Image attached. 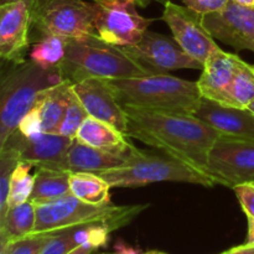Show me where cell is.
Returning <instances> with one entry per match:
<instances>
[{"instance_id":"cell-1","label":"cell","mask_w":254,"mask_h":254,"mask_svg":"<svg viewBox=\"0 0 254 254\" xmlns=\"http://www.w3.org/2000/svg\"><path fill=\"white\" fill-rule=\"evenodd\" d=\"M129 138L138 139L206 174L208 153L220 134L195 114L168 113L124 107ZM210 178V176H208Z\"/></svg>"},{"instance_id":"cell-2","label":"cell","mask_w":254,"mask_h":254,"mask_svg":"<svg viewBox=\"0 0 254 254\" xmlns=\"http://www.w3.org/2000/svg\"><path fill=\"white\" fill-rule=\"evenodd\" d=\"M107 81L123 107L195 114L202 101L197 82L179 78L169 73Z\"/></svg>"},{"instance_id":"cell-3","label":"cell","mask_w":254,"mask_h":254,"mask_svg":"<svg viewBox=\"0 0 254 254\" xmlns=\"http://www.w3.org/2000/svg\"><path fill=\"white\" fill-rule=\"evenodd\" d=\"M60 72L64 79L72 83L86 78L119 79L154 74L121 46L107 44L98 36L83 41H67L66 57Z\"/></svg>"},{"instance_id":"cell-4","label":"cell","mask_w":254,"mask_h":254,"mask_svg":"<svg viewBox=\"0 0 254 254\" xmlns=\"http://www.w3.org/2000/svg\"><path fill=\"white\" fill-rule=\"evenodd\" d=\"M64 81L60 69H44L30 61L12 64L0 83V148L35 106L40 93Z\"/></svg>"},{"instance_id":"cell-5","label":"cell","mask_w":254,"mask_h":254,"mask_svg":"<svg viewBox=\"0 0 254 254\" xmlns=\"http://www.w3.org/2000/svg\"><path fill=\"white\" fill-rule=\"evenodd\" d=\"M149 207L148 203L130 206L91 205L68 195L51 202L36 205V226L34 233H54L71 227L103 223L112 231L129 225Z\"/></svg>"},{"instance_id":"cell-6","label":"cell","mask_w":254,"mask_h":254,"mask_svg":"<svg viewBox=\"0 0 254 254\" xmlns=\"http://www.w3.org/2000/svg\"><path fill=\"white\" fill-rule=\"evenodd\" d=\"M111 188H138L154 183H188L213 188L212 179L186 164L171 158L168 154L135 149L124 165L96 173Z\"/></svg>"},{"instance_id":"cell-7","label":"cell","mask_w":254,"mask_h":254,"mask_svg":"<svg viewBox=\"0 0 254 254\" xmlns=\"http://www.w3.org/2000/svg\"><path fill=\"white\" fill-rule=\"evenodd\" d=\"M96 2L84 0H36L31 9V27L41 36L83 41L97 36Z\"/></svg>"},{"instance_id":"cell-8","label":"cell","mask_w":254,"mask_h":254,"mask_svg":"<svg viewBox=\"0 0 254 254\" xmlns=\"http://www.w3.org/2000/svg\"><path fill=\"white\" fill-rule=\"evenodd\" d=\"M206 174L216 185L230 189L254 183V141L218 136L208 153Z\"/></svg>"},{"instance_id":"cell-9","label":"cell","mask_w":254,"mask_h":254,"mask_svg":"<svg viewBox=\"0 0 254 254\" xmlns=\"http://www.w3.org/2000/svg\"><path fill=\"white\" fill-rule=\"evenodd\" d=\"M150 22L136 11L135 0L96 2V35L107 44L122 47L138 44Z\"/></svg>"},{"instance_id":"cell-10","label":"cell","mask_w":254,"mask_h":254,"mask_svg":"<svg viewBox=\"0 0 254 254\" xmlns=\"http://www.w3.org/2000/svg\"><path fill=\"white\" fill-rule=\"evenodd\" d=\"M122 49L154 74L169 73L176 69H198L203 67L201 62L186 54L175 39L149 30L138 44Z\"/></svg>"},{"instance_id":"cell-11","label":"cell","mask_w":254,"mask_h":254,"mask_svg":"<svg viewBox=\"0 0 254 254\" xmlns=\"http://www.w3.org/2000/svg\"><path fill=\"white\" fill-rule=\"evenodd\" d=\"M161 19L170 27L181 49L202 64L212 52L220 49L203 24V15L190 7L168 1Z\"/></svg>"},{"instance_id":"cell-12","label":"cell","mask_w":254,"mask_h":254,"mask_svg":"<svg viewBox=\"0 0 254 254\" xmlns=\"http://www.w3.org/2000/svg\"><path fill=\"white\" fill-rule=\"evenodd\" d=\"M203 24L213 39L254 52V7L230 0L220 11L203 15Z\"/></svg>"},{"instance_id":"cell-13","label":"cell","mask_w":254,"mask_h":254,"mask_svg":"<svg viewBox=\"0 0 254 254\" xmlns=\"http://www.w3.org/2000/svg\"><path fill=\"white\" fill-rule=\"evenodd\" d=\"M31 6L14 1L0 6V57L11 64L25 62L30 45Z\"/></svg>"},{"instance_id":"cell-14","label":"cell","mask_w":254,"mask_h":254,"mask_svg":"<svg viewBox=\"0 0 254 254\" xmlns=\"http://www.w3.org/2000/svg\"><path fill=\"white\" fill-rule=\"evenodd\" d=\"M74 139L55 133H44L36 138H25L19 130L9 136L5 145L17 151L20 161H26L35 168L64 170V159ZM2 148V146H1Z\"/></svg>"},{"instance_id":"cell-15","label":"cell","mask_w":254,"mask_h":254,"mask_svg":"<svg viewBox=\"0 0 254 254\" xmlns=\"http://www.w3.org/2000/svg\"><path fill=\"white\" fill-rule=\"evenodd\" d=\"M72 88L86 108L89 117L112 124L127 135L128 131L127 112L116 98L107 79H82L72 84Z\"/></svg>"},{"instance_id":"cell-16","label":"cell","mask_w":254,"mask_h":254,"mask_svg":"<svg viewBox=\"0 0 254 254\" xmlns=\"http://www.w3.org/2000/svg\"><path fill=\"white\" fill-rule=\"evenodd\" d=\"M241 57L218 49L207 57L197 87L202 98L223 106H232L231 87Z\"/></svg>"},{"instance_id":"cell-17","label":"cell","mask_w":254,"mask_h":254,"mask_svg":"<svg viewBox=\"0 0 254 254\" xmlns=\"http://www.w3.org/2000/svg\"><path fill=\"white\" fill-rule=\"evenodd\" d=\"M195 116L221 136L254 141V113L251 109L223 106L202 98Z\"/></svg>"},{"instance_id":"cell-18","label":"cell","mask_w":254,"mask_h":254,"mask_svg":"<svg viewBox=\"0 0 254 254\" xmlns=\"http://www.w3.org/2000/svg\"><path fill=\"white\" fill-rule=\"evenodd\" d=\"M131 154L109 153L79 143L74 139L64 159V170L68 173H99L124 165Z\"/></svg>"},{"instance_id":"cell-19","label":"cell","mask_w":254,"mask_h":254,"mask_svg":"<svg viewBox=\"0 0 254 254\" xmlns=\"http://www.w3.org/2000/svg\"><path fill=\"white\" fill-rule=\"evenodd\" d=\"M129 136L107 122L93 117H87L78 129L76 140L86 145L109 153L129 155L135 150V146L128 140Z\"/></svg>"},{"instance_id":"cell-20","label":"cell","mask_w":254,"mask_h":254,"mask_svg":"<svg viewBox=\"0 0 254 254\" xmlns=\"http://www.w3.org/2000/svg\"><path fill=\"white\" fill-rule=\"evenodd\" d=\"M72 84L68 79H64L40 93L35 106L41 116L44 133H56L69 103Z\"/></svg>"},{"instance_id":"cell-21","label":"cell","mask_w":254,"mask_h":254,"mask_svg":"<svg viewBox=\"0 0 254 254\" xmlns=\"http://www.w3.org/2000/svg\"><path fill=\"white\" fill-rule=\"evenodd\" d=\"M69 176L71 173L68 171L37 168L35 173V186L30 196V201L35 205H39L71 195Z\"/></svg>"},{"instance_id":"cell-22","label":"cell","mask_w":254,"mask_h":254,"mask_svg":"<svg viewBox=\"0 0 254 254\" xmlns=\"http://www.w3.org/2000/svg\"><path fill=\"white\" fill-rule=\"evenodd\" d=\"M36 226V205L32 201L11 206L0 221V240L14 241L34 233Z\"/></svg>"},{"instance_id":"cell-23","label":"cell","mask_w":254,"mask_h":254,"mask_svg":"<svg viewBox=\"0 0 254 254\" xmlns=\"http://www.w3.org/2000/svg\"><path fill=\"white\" fill-rule=\"evenodd\" d=\"M69 190L72 196L91 205L111 203V185L94 173H72Z\"/></svg>"},{"instance_id":"cell-24","label":"cell","mask_w":254,"mask_h":254,"mask_svg":"<svg viewBox=\"0 0 254 254\" xmlns=\"http://www.w3.org/2000/svg\"><path fill=\"white\" fill-rule=\"evenodd\" d=\"M67 40L59 36H41L30 50V60L44 69H60L66 57Z\"/></svg>"},{"instance_id":"cell-25","label":"cell","mask_w":254,"mask_h":254,"mask_svg":"<svg viewBox=\"0 0 254 254\" xmlns=\"http://www.w3.org/2000/svg\"><path fill=\"white\" fill-rule=\"evenodd\" d=\"M231 99L233 107L242 109H248L254 102V64L242 59L238 62L231 87Z\"/></svg>"},{"instance_id":"cell-26","label":"cell","mask_w":254,"mask_h":254,"mask_svg":"<svg viewBox=\"0 0 254 254\" xmlns=\"http://www.w3.org/2000/svg\"><path fill=\"white\" fill-rule=\"evenodd\" d=\"M34 166L26 161H19L12 171L9 191V207L30 201L35 186V174L30 171Z\"/></svg>"},{"instance_id":"cell-27","label":"cell","mask_w":254,"mask_h":254,"mask_svg":"<svg viewBox=\"0 0 254 254\" xmlns=\"http://www.w3.org/2000/svg\"><path fill=\"white\" fill-rule=\"evenodd\" d=\"M20 161L19 154L12 146L4 145L0 148V221L9 210V191L12 171Z\"/></svg>"},{"instance_id":"cell-28","label":"cell","mask_w":254,"mask_h":254,"mask_svg":"<svg viewBox=\"0 0 254 254\" xmlns=\"http://www.w3.org/2000/svg\"><path fill=\"white\" fill-rule=\"evenodd\" d=\"M87 117H88V113H87L86 108H84L82 102L79 101V98L76 96L73 88H72L71 98H69V103L67 106L66 112H64V119H62L61 124L59 126L55 134H60L62 136L76 139L78 129L81 128V126L86 121Z\"/></svg>"},{"instance_id":"cell-29","label":"cell","mask_w":254,"mask_h":254,"mask_svg":"<svg viewBox=\"0 0 254 254\" xmlns=\"http://www.w3.org/2000/svg\"><path fill=\"white\" fill-rule=\"evenodd\" d=\"M52 233H32L24 238L10 242L9 254H41L47 243L50 242Z\"/></svg>"},{"instance_id":"cell-30","label":"cell","mask_w":254,"mask_h":254,"mask_svg":"<svg viewBox=\"0 0 254 254\" xmlns=\"http://www.w3.org/2000/svg\"><path fill=\"white\" fill-rule=\"evenodd\" d=\"M17 130L25 136V138H36L44 134V127H42V119L40 112L36 106L32 107L20 121L17 126Z\"/></svg>"},{"instance_id":"cell-31","label":"cell","mask_w":254,"mask_h":254,"mask_svg":"<svg viewBox=\"0 0 254 254\" xmlns=\"http://www.w3.org/2000/svg\"><path fill=\"white\" fill-rule=\"evenodd\" d=\"M233 191L246 216L254 218V183L237 186Z\"/></svg>"},{"instance_id":"cell-32","label":"cell","mask_w":254,"mask_h":254,"mask_svg":"<svg viewBox=\"0 0 254 254\" xmlns=\"http://www.w3.org/2000/svg\"><path fill=\"white\" fill-rule=\"evenodd\" d=\"M181 1L193 11L206 15L222 10L230 0H181Z\"/></svg>"},{"instance_id":"cell-33","label":"cell","mask_w":254,"mask_h":254,"mask_svg":"<svg viewBox=\"0 0 254 254\" xmlns=\"http://www.w3.org/2000/svg\"><path fill=\"white\" fill-rule=\"evenodd\" d=\"M220 254H254V247L245 243V245L236 246V247L230 248V250L225 251V252Z\"/></svg>"},{"instance_id":"cell-34","label":"cell","mask_w":254,"mask_h":254,"mask_svg":"<svg viewBox=\"0 0 254 254\" xmlns=\"http://www.w3.org/2000/svg\"><path fill=\"white\" fill-rule=\"evenodd\" d=\"M114 253L116 254H141L138 250L129 247L123 241H118L114 246Z\"/></svg>"},{"instance_id":"cell-35","label":"cell","mask_w":254,"mask_h":254,"mask_svg":"<svg viewBox=\"0 0 254 254\" xmlns=\"http://www.w3.org/2000/svg\"><path fill=\"white\" fill-rule=\"evenodd\" d=\"M247 240L246 243L254 247V218L247 216Z\"/></svg>"},{"instance_id":"cell-36","label":"cell","mask_w":254,"mask_h":254,"mask_svg":"<svg viewBox=\"0 0 254 254\" xmlns=\"http://www.w3.org/2000/svg\"><path fill=\"white\" fill-rule=\"evenodd\" d=\"M94 251H97V250L96 248L91 247V246H81V247H78L77 250L72 251V252L68 254H93Z\"/></svg>"},{"instance_id":"cell-37","label":"cell","mask_w":254,"mask_h":254,"mask_svg":"<svg viewBox=\"0 0 254 254\" xmlns=\"http://www.w3.org/2000/svg\"><path fill=\"white\" fill-rule=\"evenodd\" d=\"M135 1H136V5H139V6H140V7H145V6H148V5L150 4V2H153V1L160 2V4L165 5L166 2L170 1V0H135Z\"/></svg>"},{"instance_id":"cell-38","label":"cell","mask_w":254,"mask_h":254,"mask_svg":"<svg viewBox=\"0 0 254 254\" xmlns=\"http://www.w3.org/2000/svg\"><path fill=\"white\" fill-rule=\"evenodd\" d=\"M14 1H20V0H0V6H1V5H5V4H10V2H14ZM22 1H26L32 9V6L35 5L36 0H22Z\"/></svg>"},{"instance_id":"cell-39","label":"cell","mask_w":254,"mask_h":254,"mask_svg":"<svg viewBox=\"0 0 254 254\" xmlns=\"http://www.w3.org/2000/svg\"><path fill=\"white\" fill-rule=\"evenodd\" d=\"M233 1L238 2V4L243 5V6L254 7V0H233Z\"/></svg>"},{"instance_id":"cell-40","label":"cell","mask_w":254,"mask_h":254,"mask_svg":"<svg viewBox=\"0 0 254 254\" xmlns=\"http://www.w3.org/2000/svg\"><path fill=\"white\" fill-rule=\"evenodd\" d=\"M141 254H166V253H164V252H160V251H149V252L141 253Z\"/></svg>"},{"instance_id":"cell-41","label":"cell","mask_w":254,"mask_h":254,"mask_svg":"<svg viewBox=\"0 0 254 254\" xmlns=\"http://www.w3.org/2000/svg\"><path fill=\"white\" fill-rule=\"evenodd\" d=\"M248 109H251V111H252L253 113H254V102H253L252 104H251V106H250V108H248Z\"/></svg>"},{"instance_id":"cell-42","label":"cell","mask_w":254,"mask_h":254,"mask_svg":"<svg viewBox=\"0 0 254 254\" xmlns=\"http://www.w3.org/2000/svg\"><path fill=\"white\" fill-rule=\"evenodd\" d=\"M94 2H103V1H107V0H93Z\"/></svg>"},{"instance_id":"cell-43","label":"cell","mask_w":254,"mask_h":254,"mask_svg":"<svg viewBox=\"0 0 254 254\" xmlns=\"http://www.w3.org/2000/svg\"><path fill=\"white\" fill-rule=\"evenodd\" d=\"M99 254H116V253H99Z\"/></svg>"}]
</instances>
